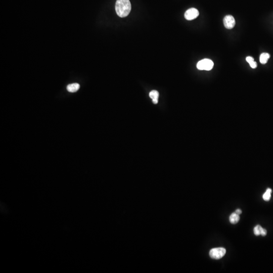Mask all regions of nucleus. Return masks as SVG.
Wrapping results in <instances>:
<instances>
[{
	"mask_svg": "<svg viewBox=\"0 0 273 273\" xmlns=\"http://www.w3.org/2000/svg\"><path fill=\"white\" fill-rule=\"evenodd\" d=\"M115 10L120 17H127L131 10V4L130 0H117L115 4Z\"/></svg>",
	"mask_w": 273,
	"mask_h": 273,
	"instance_id": "obj_1",
	"label": "nucleus"
},
{
	"mask_svg": "<svg viewBox=\"0 0 273 273\" xmlns=\"http://www.w3.org/2000/svg\"><path fill=\"white\" fill-rule=\"evenodd\" d=\"M214 62L209 59H204L198 62L197 64V69L200 71H209L214 67Z\"/></svg>",
	"mask_w": 273,
	"mask_h": 273,
	"instance_id": "obj_2",
	"label": "nucleus"
},
{
	"mask_svg": "<svg viewBox=\"0 0 273 273\" xmlns=\"http://www.w3.org/2000/svg\"><path fill=\"white\" fill-rule=\"evenodd\" d=\"M226 250L223 247L212 248L209 251V256L213 259H219L225 255Z\"/></svg>",
	"mask_w": 273,
	"mask_h": 273,
	"instance_id": "obj_3",
	"label": "nucleus"
},
{
	"mask_svg": "<svg viewBox=\"0 0 273 273\" xmlns=\"http://www.w3.org/2000/svg\"><path fill=\"white\" fill-rule=\"evenodd\" d=\"M184 16L186 19L188 20H192L199 16V11L195 8H190L186 11Z\"/></svg>",
	"mask_w": 273,
	"mask_h": 273,
	"instance_id": "obj_4",
	"label": "nucleus"
},
{
	"mask_svg": "<svg viewBox=\"0 0 273 273\" xmlns=\"http://www.w3.org/2000/svg\"><path fill=\"white\" fill-rule=\"evenodd\" d=\"M223 22L224 27L229 30L232 29L235 25V20L233 16L230 15L224 17Z\"/></svg>",
	"mask_w": 273,
	"mask_h": 273,
	"instance_id": "obj_5",
	"label": "nucleus"
},
{
	"mask_svg": "<svg viewBox=\"0 0 273 273\" xmlns=\"http://www.w3.org/2000/svg\"><path fill=\"white\" fill-rule=\"evenodd\" d=\"M254 234L256 236H259L260 235L262 236H265L267 234V231L266 230L262 227L260 225H257L253 229Z\"/></svg>",
	"mask_w": 273,
	"mask_h": 273,
	"instance_id": "obj_6",
	"label": "nucleus"
},
{
	"mask_svg": "<svg viewBox=\"0 0 273 273\" xmlns=\"http://www.w3.org/2000/svg\"><path fill=\"white\" fill-rule=\"evenodd\" d=\"M159 96V94L158 92L156 90L151 91L149 93V97H150L151 99L152 100L153 103L155 104L158 103Z\"/></svg>",
	"mask_w": 273,
	"mask_h": 273,
	"instance_id": "obj_7",
	"label": "nucleus"
},
{
	"mask_svg": "<svg viewBox=\"0 0 273 273\" xmlns=\"http://www.w3.org/2000/svg\"><path fill=\"white\" fill-rule=\"evenodd\" d=\"M80 88V86L79 83H74L72 84H69L67 86V91L71 93H74L77 92Z\"/></svg>",
	"mask_w": 273,
	"mask_h": 273,
	"instance_id": "obj_8",
	"label": "nucleus"
},
{
	"mask_svg": "<svg viewBox=\"0 0 273 273\" xmlns=\"http://www.w3.org/2000/svg\"><path fill=\"white\" fill-rule=\"evenodd\" d=\"M239 220H240L239 215L237 214L236 212H234L231 214L229 217L230 221L233 224H235L236 223H238L239 221Z\"/></svg>",
	"mask_w": 273,
	"mask_h": 273,
	"instance_id": "obj_9",
	"label": "nucleus"
},
{
	"mask_svg": "<svg viewBox=\"0 0 273 273\" xmlns=\"http://www.w3.org/2000/svg\"><path fill=\"white\" fill-rule=\"evenodd\" d=\"M270 57V55H269V54L267 53H263L261 54L260 57H259L260 62L262 64H265V63H267Z\"/></svg>",
	"mask_w": 273,
	"mask_h": 273,
	"instance_id": "obj_10",
	"label": "nucleus"
},
{
	"mask_svg": "<svg viewBox=\"0 0 273 273\" xmlns=\"http://www.w3.org/2000/svg\"><path fill=\"white\" fill-rule=\"evenodd\" d=\"M271 192H272V190H271V189H267L265 193H264V194H263V196H262L263 199L265 201H268L270 200L271 197Z\"/></svg>",
	"mask_w": 273,
	"mask_h": 273,
	"instance_id": "obj_11",
	"label": "nucleus"
},
{
	"mask_svg": "<svg viewBox=\"0 0 273 273\" xmlns=\"http://www.w3.org/2000/svg\"><path fill=\"white\" fill-rule=\"evenodd\" d=\"M246 60L247 62L249 64L250 66L252 68H256L257 67V63L256 62L254 61V59L251 56L247 57L246 58Z\"/></svg>",
	"mask_w": 273,
	"mask_h": 273,
	"instance_id": "obj_12",
	"label": "nucleus"
},
{
	"mask_svg": "<svg viewBox=\"0 0 273 273\" xmlns=\"http://www.w3.org/2000/svg\"><path fill=\"white\" fill-rule=\"evenodd\" d=\"M236 213H237V214H238L240 215V214H242V211L240 210V209H238L237 210H236L235 212Z\"/></svg>",
	"mask_w": 273,
	"mask_h": 273,
	"instance_id": "obj_13",
	"label": "nucleus"
}]
</instances>
